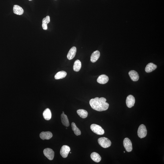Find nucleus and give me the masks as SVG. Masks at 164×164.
<instances>
[{
	"label": "nucleus",
	"mask_w": 164,
	"mask_h": 164,
	"mask_svg": "<svg viewBox=\"0 0 164 164\" xmlns=\"http://www.w3.org/2000/svg\"><path fill=\"white\" fill-rule=\"evenodd\" d=\"M40 136L42 140L44 139H49L52 137L53 134L51 132L49 131L47 132H42L40 134Z\"/></svg>",
	"instance_id": "nucleus-9"
},
{
	"label": "nucleus",
	"mask_w": 164,
	"mask_h": 164,
	"mask_svg": "<svg viewBox=\"0 0 164 164\" xmlns=\"http://www.w3.org/2000/svg\"><path fill=\"white\" fill-rule=\"evenodd\" d=\"M43 116L45 120H50L51 118V113L50 109L48 108L45 109L43 112Z\"/></svg>",
	"instance_id": "nucleus-17"
},
{
	"label": "nucleus",
	"mask_w": 164,
	"mask_h": 164,
	"mask_svg": "<svg viewBox=\"0 0 164 164\" xmlns=\"http://www.w3.org/2000/svg\"><path fill=\"white\" fill-rule=\"evenodd\" d=\"M46 23H47V24H48L50 21V16H46Z\"/></svg>",
	"instance_id": "nucleus-24"
},
{
	"label": "nucleus",
	"mask_w": 164,
	"mask_h": 164,
	"mask_svg": "<svg viewBox=\"0 0 164 164\" xmlns=\"http://www.w3.org/2000/svg\"><path fill=\"white\" fill-rule=\"evenodd\" d=\"M82 64L80 60H76L75 61L73 67L74 70L75 72H78L80 70L81 68Z\"/></svg>",
	"instance_id": "nucleus-19"
},
{
	"label": "nucleus",
	"mask_w": 164,
	"mask_h": 164,
	"mask_svg": "<svg viewBox=\"0 0 164 164\" xmlns=\"http://www.w3.org/2000/svg\"><path fill=\"white\" fill-rule=\"evenodd\" d=\"M135 102V98L133 96L129 95L127 97L126 103L127 106L128 108H131L134 106Z\"/></svg>",
	"instance_id": "nucleus-8"
},
{
	"label": "nucleus",
	"mask_w": 164,
	"mask_h": 164,
	"mask_svg": "<svg viewBox=\"0 0 164 164\" xmlns=\"http://www.w3.org/2000/svg\"><path fill=\"white\" fill-rule=\"evenodd\" d=\"M29 0L31 1H32V0Z\"/></svg>",
	"instance_id": "nucleus-26"
},
{
	"label": "nucleus",
	"mask_w": 164,
	"mask_h": 164,
	"mask_svg": "<svg viewBox=\"0 0 164 164\" xmlns=\"http://www.w3.org/2000/svg\"><path fill=\"white\" fill-rule=\"evenodd\" d=\"M100 56V53L98 50H96L93 53L91 57V61L92 63H95L97 61Z\"/></svg>",
	"instance_id": "nucleus-14"
},
{
	"label": "nucleus",
	"mask_w": 164,
	"mask_h": 164,
	"mask_svg": "<svg viewBox=\"0 0 164 164\" xmlns=\"http://www.w3.org/2000/svg\"><path fill=\"white\" fill-rule=\"evenodd\" d=\"M47 24L46 23H42V27L43 30H46L47 29Z\"/></svg>",
	"instance_id": "nucleus-23"
},
{
	"label": "nucleus",
	"mask_w": 164,
	"mask_h": 164,
	"mask_svg": "<svg viewBox=\"0 0 164 164\" xmlns=\"http://www.w3.org/2000/svg\"><path fill=\"white\" fill-rule=\"evenodd\" d=\"M106 99L103 97H96L90 100L89 104L92 108L98 111H106L108 109L109 105L106 102Z\"/></svg>",
	"instance_id": "nucleus-1"
},
{
	"label": "nucleus",
	"mask_w": 164,
	"mask_h": 164,
	"mask_svg": "<svg viewBox=\"0 0 164 164\" xmlns=\"http://www.w3.org/2000/svg\"><path fill=\"white\" fill-rule=\"evenodd\" d=\"M109 80L108 77L106 75H102L99 76L97 79V82L100 84H104L107 83Z\"/></svg>",
	"instance_id": "nucleus-10"
},
{
	"label": "nucleus",
	"mask_w": 164,
	"mask_h": 164,
	"mask_svg": "<svg viewBox=\"0 0 164 164\" xmlns=\"http://www.w3.org/2000/svg\"><path fill=\"white\" fill-rule=\"evenodd\" d=\"M43 154L46 158L50 160H52L54 158V153L51 149L46 148L44 149L43 151Z\"/></svg>",
	"instance_id": "nucleus-5"
},
{
	"label": "nucleus",
	"mask_w": 164,
	"mask_h": 164,
	"mask_svg": "<svg viewBox=\"0 0 164 164\" xmlns=\"http://www.w3.org/2000/svg\"><path fill=\"white\" fill-rule=\"evenodd\" d=\"M76 48L75 46H73L70 49L67 55V57L68 60H71L73 59L76 55Z\"/></svg>",
	"instance_id": "nucleus-12"
},
{
	"label": "nucleus",
	"mask_w": 164,
	"mask_h": 164,
	"mask_svg": "<svg viewBox=\"0 0 164 164\" xmlns=\"http://www.w3.org/2000/svg\"><path fill=\"white\" fill-rule=\"evenodd\" d=\"M77 113L80 117L83 119L86 118L88 115L86 111L83 109H79L77 111Z\"/></svg>",
	"instance_id": "nucleus-21"
},
{
	"label": "nucleus",
	"mask_w": 164,
	"mask_h": 164,
	"mask_svg": "<svg viewBox=\"0 0 164 164\" xmlns=\"http://www.w3.org/2000/svg\"><path fill=\"white\" fill-rule=\"evenodd\" d=\"M157 67V65L152 63H149L147 65L145 68V71L147 73H150L153 72L156 69Z\"/></svg>",
	"instance_id": "nucleus-13"
},
{
	"label": "nucleus",
	"mask_w": 164,
	"mask_h": 164,
	"mask_svg": "<svg viewBox=\"0 0 164 164\" xmlns=\"http://www.w3.org/2000/svg\"><path fill=\"white\" fill-rule=\"evenodd\" d=\"M62 113H64V112H62Z\"/></svg>",
	"instance_id": "nucleus-25"
},
{
	"label": "nucleus",
	"mask_w": 164,
	"mask_h": 164,
	"mask_svg": "<svg viewBox=\"0 0 164 164\" xmlns=\"http://www.w3.org/2000/svg\"><path fill=\"white\" fill-rule=\"evenodd\" d=\"M71 125H72V130L74 131V132L76 136H79L81 135V132L80 129L76 126L74 123L72 122Z\"/></svg>",
	"instance_id": "nucleus-22"
},
{
	"label": "nucleus",
	"mask_w": 164,
	"mask_h": 164,
	"mask_svg": "<svg viewBox=\"0 0 164 164\" xmlns=\"http://www.w3.org/2000/svg\"><path fill=\"white\" fill-rule=\"evenodd\" d=\"M130 77L131 80L133 81L136 82L138 80L139 76L138 74L136 71L134 70H131L128 73Z\"/></svg>",
	"instance_id": "nucleus-11"
},
{
	"label": "nucleus",
	"mask_w": 164,
	"mask_h": 164,
	"mask_svg": "<svg viewBox=\"0 0 164 164\" xmlns=\"http://www.w3.org/2000/svg\"><path fill=\"white\" fill-rule=\"evenodd\" d=\"M61 122H62L63 125L65 126L68 127L69 125V120H68L67 116L66 115L62 113L61 114Z\"/></svg>",
	"instance_id": "nucleus-16"
},
{
	"label": "nucleus",
	"mask_w": 164,
	"mask_h": 164,
	"mask_svg": "<svg viewBox=\"0 0 164 164\" xmlns=\"http://www.w3.org/2000/svg\"><path fill=\"white\" fill-rule=\"evenodd\" d=\"M124 153H125V151H124Z\"/></svg>",
	"instance_id": "nucleus-27"
},
{
	"label": "nucleus",
	"mask_w": 164,
	"mask_h": 164,
	"mask_svg": "<svg viewBox=\"0 0 164 164\" xmlns=\"http://www.w3.org/2000/svg\"><path fill=\"white\" fill-rule=\"evenodd\" d=\"M123 144L126 150L128 152H130L132 149V145L130 139L128 138H126L124 139Z\"/></svg>",
	"instance_id": "nucleus-6"
},
{
	"label": "nucleus",
	"mask_w": 164,
	"mask_h": 164,
	"mask_svg": "<svg viewBox=\"0 0 164 164\" xmlns=\"http://www.w3.org/2000/svg\"><path fill=\"white\" fill-rule=\"evenodd\" d=\"M91 159L96 162H99L101 160L100 155L97 153L94 152L91 153Z\"/></svg>",
	"instance_id": "nucleus-18"
},
{
	"label": "nucleus",
	"mask_w": 164,
	"mask_h": 164,
	"mask_svg": "<svg viewBox=\"0 0 164 164\" xmlns=\"http://www.w3.org/2000/svg\"><path fill=\"white\" fill-rule=\"evenodd\" d=\"M70 150V147L69 146L67 145L63 146L61 147L60 150V154L63 158H66L68 157Z\"/></svg>",
	"instance_id": "nucleus-7"
},
{
	"label": "nucleus",
	"mask_w": 164,
	"mask_h": 164,
	"mask_svg": "<svg viewBox=\"0 0 164 164\" xmlns=\"http://www.w3.org/2000/svg\"><path fill=\"white\" fill-rule=\"evenodd\" d=\"M13 12L15 14L20 15L24 13V10L23 8L19 5H15L13 7Z\"/></svg>",
	"instance_id": "nucleus-15"
},
{
	"label": "nucleus",
	"mask_w": 164,
	"mask_h": 164,
	"mask_svg": "<svg viewBox=\"0 0 164 164\" xmlns=\"http://www.w3.org/2000/svg\"><path fill=\"white\" fill-rule=\"evenodd\" d=\"M98 142L100 145L105 148L110 147L111 145L110 140L105 137L99 138L98 139Z\"/></svg>",
	"instance_id": "nucleus-2"
},
{
	"label": "nucleus",
	"mask_w": 164,
	"mask_h": 164,
	"mask_svg": "<svg viewBox=\"0 0 164 164\" xmlns=\"http://www.w3.org/2000/svg\"><path fill=\"white\" fill-rule=\"evenodd\" d=\"M66 72L64 71H61L57 72L54 76L56 79H62L65 78L67 76Z\"/></svg>",
	"instance_id": "nucleus-20"
},
{
	"label": "nucleus",
	"mask_w": 164,
	"mask_h": 164,
	"mask_svg": "<svg viewBox=\"0 0 164 164\" xmlns=\"http://www.w3.org/2000/svg\"><path fill=\"white\" fill-rule=\"evenodd\" d=\"M66 129H67V128H66Z\"/></svg>",
	"instance_id": "nucleus-28"
},
{
	"label": "nucleus",
	"mask_w": 164,
	"mask_h": 164,
	"mask_svg": "<svg viewBox=\"0 0 164 164\" xmlns=\"http://www.w3.org/2000/svg\"><path fill=\"white\" fill-rule=\"evenodd\" d=\"M90 128L93 132L98 135H102L105 133L104 130L102 127L97 124H92L90 126Z\"/></svg>",
	"instance_id": "nucleus-3"
},
{
	"label": "nucleus",
	"mask_w": 164,
	"mask_h": 164,
	"mask_svg": "<svg viewBox=\"0 0 164 164\" xmlns=\"http://www.w3.org/2000/svg\"><path fill=\"white\" fill-rule=\"evenodd\" d=\"M137 133L138 136L140 138L145 137L147 134V130L145 126L143 124H141L139 126Z\"/></svg>",
	"instance_id": "nucleus-4"
}]
</instances>
